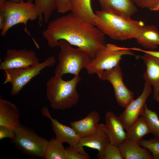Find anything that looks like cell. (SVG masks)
<instances>
[{
  "label": "cell",
  "instance_id": "35",
  "mask_svg": "<svg viewBox=\"0 0 159 159\" xmlns=\"http://www.w3.org/2000/svg\"><path fill=\"white\" fill-rule=\"evenodd\" d=\"M8 1H10L14 2H19L22 1H27V0H7Z\"/></svg>",
  "mask_w": 159,
  "mask_h": 159
},
{
  "label": "cell",
  "instance_id": "21",
  "mask_svg": "<svg viewBox=\"0 0 159 159\" xmlns=\"http://www.w3.org/2000/svg\"><path fill=\"white\" fill-rule=\"evenodd\" d=\"M70 11L95 25V14L91 7V0H71Z\"/></svg>",
  "mask_w": 159,
  "mask_h": 159
},
{
  "label": "cell",
  "instance_id": "15",
  "mask_svg": "<svg viewBox=\"0 0 159 159\" xmlns=\"http://www.w3.org/2000/svg\"><path fill=\"white\" fill-rule=\"evenodd\" d=\"M140 57L144 61L146 67L143 78L145 82L153 87V99L159 103V58L146 53Z\"/></svg>",
  "mask_w": 159,
  "mask_h": 159
},
{
  "label": "cell",
  "instance_id": "23",
  "mask_svg": "<svg viewBox=\"0 0 159 159\" xmlns=\"http://www.w3.org/2000/svg\"><path fill=\"white\" fill-rule=\"evenodd\" d=\"M34 2L38 12V23L42 26L43 21V16L45 23H47L52 13L56 9V0H27Z\"/></svg>",
  "mask_w": 159,
  "mask_h": 159
},
{
  "label": "cell",
  "instance_id": "12",
  "mask_svg": "<svg viewBox=\"0 0 159 159\" xmlns=\"http://www.w3.org/2000/svg\"><path fill=\"white\" fill-rule=\"evenodd\" d=\"M104 124H99L97 129L92 135L81 138L77 148L80 153L87 156L83 147L86 146L97 150V158L102 159L105 148L110 143L109 139L103 128Z\"/></svg>",
  "mask_w": 159,
  "mask_h": 159
},
{
  "label": "cell",
  "instance_id": "34",
  "mask_svg": "<svg viewBox=\"0 0 159 159\" xmlns=\"http://www.w3.org/2000/svg\"><path fill=\"white\" fill-rule=\"evenodd\" d=\"M159 10V2L152 9L151 11H158Z\"/></svg>",
  "mask_w": 159,
  "mask_h": 159
},
{
  "label": "cell",
  "instance_id": "16",
  "mask_svg": "<svg viewBox=\"0 0 159 159\" xmlns=\"http://www.w3.org/2000/svg\"><path fill=\"white\" fill-rule=\"evenodd\" d=\"M20 112L14 103L0 97V126L14 130L20 124Z\"/></svg>",
  "mask_w": 159,
  "mask_h": 159
},
{
  "label": "cell",
  "instance_id": "20",
  "mask_svg": "<svg viewBox=\"0 0 159 159\" xmlns=\"http://www.w3.org/2000/svg\"><path fill=\"white\" fill-rule=\"evenodd\" d=\"M135 39L143 47L154 49L159 46V31L154 25H145L140 29Z\"/></svg>",
  "mask_w": 159,
  "mask_h": 159
},
{
  "label": "cell",
  "instance_id": "32",
  "mask_svg": "<svg viewBox=\"0 0 159 159\" xmlns=\"http://www.w3.org/2000/svg\"><path fill=\"white\" fill-rule=\"evenodd\" d=\"M6 0H0V29L2 28L4 21V6Z\"/></svg>",
  "mask_w": 159,
  "mask_h": 159
},
{
  "label": "cell",
  "instance_id": "31",
  "mask_svg": "<svg viewBox=\"0 0 159 159\" xmlns=\"http://www.w3.org/2000/svg\"><path fill=\"white\" fill-rule=\"evenodd\" d=\"M15 134L14 130L7 127L0 126V140L5 138H8L11 140L15 137Z\"/></svg>",
  "mask_w": 159,
  "mask_h": 159
},
{
  "label": "cell",
  "instance_id": "30",
  "mask_svg": "<svg viewBox=\"0 0 159 159\" xmlns=\"http://www.w3.org/2000/svg\"><path fill=\"white\" fill-rule=\"evenodd\" d=\"M71 0H56V9L60 13H64L70 11Z\"/></svg>",
  "mask_w": 159,
  "mask_h": 159
},
{
  "label": "cell",
  "instance_id": "1",
  "mask_svg": "<svg viewBox=\"0 0 159 159\" xmlns=\"http://www.w3.org/2000/svg\"><path fill=\"white\" fill-rule=\"evenodd\" d=\"M42 35L52 48L64 40L85 51L92 59L106 44L105 35L95 25L72 12L49 22Z\"/></svg>",
  "mask_w": 159,
  "mask_h": 159
},
{
  "label": "cell",
  "instance_id": "17",
  "mask_svg": "<svg viewBox=\"0 0 159 159\" xmlns=\"http://www.w3.org/2000/svg\"><path fill=\"white\" fill-rule=\"evenodd\" d=\"M100 119L98 112L93 110L83 119L71 122L70 125L81 138L90 135L97 130Z\"/></svg>",
  "mask_w": 159,
  "mask_h": 159
},
{
  "label": "cell",
  "instance_id": "24",
  "mask_svg": "<svg viewBox=\"0 0 159 159\" xmlns=\"http://www.w3.org/2000/svg\"><path fill=\"white\" fill-rule=\"evenodd\" d=\"M63 143L56 138L50 139L45 150L44 158L45 159H65V148Z\"/></svg>",
  "mask_w": 159,
  "mask_h": 159
},
{
  "label": "cell",
  "instance_id": "4",
  "mask_svg": "<svg viewBox=\"0 0 159 159\" xmlns=\"http://www.w3.org/2000/svg\"><path fill=\"white\" fill-rule=\"evenodd\" d=\"M60 51L58 55L59 63L54 72V75L62 77L66 74L79 75L81 70L92 59L85 51L79 48H74L64 40L58 42Z\"/></svg>",
  "mask_w": 159,
  "mask_h": 159
},
{
  "label": "cell",
  "instance_id": "25",
  "mask_svg": "<svg viewBox=\"0 0 159 159\" xmlns=\"http://www.w3.org/2000/svg\"><path fill=\"white\" fill-rule=\"evenodd\" d=\"M142 115L147 122L150 133L154 137L159 138V118L157 112L149 109L146 104Z\"/></svg>",
  "mask_w": 159,
  "mask_h": 159
},
{
  "label": "cell",
  "instance_id": "3",
  "mask_svg": "<svg viewBox=\"0 0 159 159\" xmlns=\"http://www.w3.org/2000/svg\"><path fill=\"white\" fill-rule=\"evenodd\" d=\"M81 80L79 75L67 81L55 75L51 77L46 84V95L51 107L63 110L76 105L79 95L76 87Z\"/></svg>",
  "mask_w": 159,
  "mask_h": 159
},
{
  "label": "cell",
  "instance_id": "7",
  "mask_svg": "<svg viewBox=\"0 0 159 159\" xmlns=\"http://www.w3.org/2000/svg\"><path fill=\"white\" fill-rule=\"evenodd\" d=\"M134 55L130 48L118 46L109 43L101 49L92 59L85 68L89 75H97L104 71L117 65L125 55Z\"/></svg>",
  "mask_w": 159,
  "mask_h": 159
},
{
  "label": "cell",
  "instance_id": "26",
  "mask_svg": "<svg viewBox=\"0 0 159 159\" xmlns=\"http://www.w3.org/2000/svg\"><path fill=\"white\" fill-rule=\"evenodd\" d=\"M138 143L150 152L153 159H159V138L154 137L148 140L142 139Z\"/></svg>",
  "mask_w": 159,
  "mask_h": 159
},
{
  "label": "cell",
  "instance_id": "22",
  "mask_svg": "<svg viewBox=\"0 0 159 159\" xmlns=\"http://www.w3.org/2000/svg\"><path fill=\"white\" fill-rule=\"evenodd\" d=\"M150 133L147 122L142 115L126 130L127 139L138 142Z\"/></svg>",
  "mask_w": 159,
  "mask_h": 159
},
{
  "label": "cell",
  "instance_id": "18",
  "mask_svg": "<svg viewBox=\"0 0 159 159\" xmlns=\"http://www.w3.org/2000/svg\"><path fill=\"white\" fill-rule=\"evenodd\" d=\"M104 11L131 17L137 11L132 0H97Z\"/></svg>",
  "mask_w": 159,
  "mask_h": 159
},
{
  "label": "cell",
  "instance_id": "11",
  "mask_svg": "<svg viewBox=\"0 0 159 159\" xmlns=\"http://www.w3.org/2000/svg\"><path fill=\"white\" fill-rule=\"evenodd\" d=\"M151 85L145 82L142 93L133 100L118 117L124 128L126 130L141 115L146 102L152 92Z\"/></svg>",
  "mask_w": 159,
  "mask_h": 159
},
{
  "label": "cell",
  "instance_id": "13",
  "mask_svg": "<svg viewBox=\"0 0 159 159\" xmlns=\"http://www.w3.org/2000/svg\"><path fill=\"white\" fill-rule=\"evenodd\" d=\"M41 112L42 115L51 121L53 131L56 138L62 143H66L79 151L77 145L81 138L71 127L62 124L51 116L48 108L43 107Z\"/></svg>",
  "mask_w": 159,
  "mask_h": 159
},
{
  "label": "cell",
  "instance_id": "10",
  "mask_svg": "<svg viewBox=\"0 0 159 159\" xmlns=\"http://www.w3.org/2000/svg\"><path fill=\"white\" fill-rule=\"evenodd\" d=\"M1 62L0 69L4 71L28 67L40 63L34 51L15 48L8 49L6 55Z\"/></svg>",
  "mask_w": 159,
  "mask_h": 159
},
{
  "label": "cell",
  "instance_id": "27",
  "mask_svg": "<svg viewBox=\"0 0 159 159\" xmlns=\"http://www.w3.org/2000/svg\"><path fill=\"white\" fill-rule=\"evenodd\" d=\"M102 159H123L117 146L110 144L105 147Z\"/></svg>",
  "mask_w": 159,
  "mask_h": 159
},
{
  "label": "cell",
  "instance_id": "29",
  "mask_svg": "<svg viewBox=\"0 0 159 159\" xmlns=\"http://www.w3.org/2000/svg\"><path fill=\"white\" fill-rule=\"evenodd\" d=\"M138 6L151 11L159 2V0H132Z\"/></svg>",
  "mask_w": 159,
  "mask_h": 159
},
{
  "label": "cell",
  "instance_id": "6",
  "mask_svg": "<svg viewBox=\"0 0 159 159\" xmlns=\"http://www.w3.org/2000/svg\"><path fill=\"white\" fill-rule=\"evenodd\" d=\"M14 130L15 135L11 140L18 149L27 156L44 158L49 141L21 124Z\"/></svg>",
  "mask_w": 159,
  "mask_h": 159
},
{
  "label": "cell",
  "instance_id": "14",
  "mask_svg": "<svg viewBox=\"0 0 159 159\" xmlns=\"http://www.w3.org/2000/svg\"><path fill=\"white\" fill-rule=\"evenodd\" d=\"M103 128L111 144L117 146L127 138L126 133L119 117L112 111H107L105 113Z\"/></svg>",
  "mask_w": 159,
  "mask_h": 159
},
{
  "label": "cell",
  "instance_id": "5",
  "mask_svg": "<svg viewBox=\"0 0 159 159\" xmlns=\"http://www.w3.org/2000/svg\"><path fill=\"white\" fill-rule=\"evenodd\" d=\"M4 21L1 30V36L4 37L9 29L14 26L23 24L25 26L24 31L32 38L37 47H38L27 27L29 20L33 21L38 19V12L34 3L28 1L16 3L7 0L4 6Z\"/></svg>",
  "mask_w": 159,
  "mask_h": 159
},
{
  "label": "cell",
  "instance_id": "9",
  "mask_svg": "<svg viewBox=\"0 0 159 159\" xmlns=\"http://www.w3.org/2000/svg\"><path fill=\"white\" fill-rule=\"evenodd\" d=\"M102 80L109 82L114 89L118 104L125 108L134 100V93L124 83L121 69L118 64L110 69L105 70L97 75Z\"/></svg>",
  "mask_w": 159,
  "mask_h": 159
},
{
  "label": "cell",
  "instance_id": "8",
  "mask_svg": "<svg viewBox=\"0 0 159 159\" xmlns=\"http://www.w3.org/2000/svg\"><path fill=\"white\" fill-rule=\"evenodd\" d=\"M55 62L54 57L50 56L42 63L28 67L4 71V84L10 83L11 86L10 95L12 96H16L31 80L39 74L41 71L47 67L53 66Z\"/></svg>",
  "mask_w": 159,
  "mask_h": 159
},
{
  "label": "cell",
  "instance_id": "33",
  "mask_svg": "<svg viewBox=\"0 0 159 159\" xmlns=\"http://www.w3.org/2000/svg\"><path fill=\"white\" fill-rule=\"evenodd\" d=\"M132 50L140 51L144 53H148L155 56L159 58V51L146 50L141 49L140 48L135 47L132 48Z\"/></svg>",
  "mask_w": 159,
  "mask_h": 159
},
{
  "label": "cell",
  "instance_id": "36",
  "mask_svg": "<svg viewBox=\"0 0 159 159\" xmlns=\"http://www.w3.org/2000/svg\"></svg>",
  "mask_w": 159,
  "mask_h": 159
},
{
  "label": "cell",
  "instance_id": "28",
  "mask_svg": "<svg viewBox=\"0 0 159 159\" xmlns=\"http://www.w3.org/2000/svg\"><path fill=\"white\" fill-rule=\"evenodd\" d=\"M65 159H89L90 156L80 153L74 147L69 146L65 148Z\"/></svg>",
  "mask_w": 159,
  "mask_h": 159
},
{
  "label": "cell",
  "instance_id": "19",
  "mask_svg": "<svg viewBox=\"0 0 159 159\" xmlns=\"http://www.w3.org/2000/svg\"><path fill=\"white\" fill-rule=\"evenodd\" d=\"M117 147L123 159H153L150 152L138 142L126 139Z\"/></svg>",
  "mask_w": 159,
  "mask_h": 159
},
{
  "label": "cell",
  "instance_id": "2",
  "mask_svg": "<svg viewBox=\"0 0 159 159\" xmlns=\"http://www.w3.org/2000/svg\"><path fill=\"white\" fill-rule=\"evenodd\" d=\"M95 25L104 34L116 40H125L136 38L143 22L113 12L97 11Z\"/></svg>",
  "mask_w": 159,
  "mask_h": 159
}]
</instances>
